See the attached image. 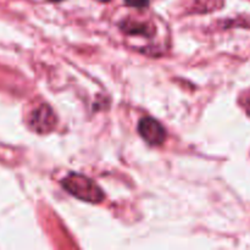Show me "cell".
Here are the masks:
<instances>
[{"label":"cell","mask_w":250,"mask_h":250,"mask_svg":"<svg viewBox=\"0 0 250 250\" xmlns=\"http://www.w3.org/2000/svg\"><path fill=\"white\" fill-rule=\"evenodd\" d=\"M62 187L70 194L75 195L76 198L83 202L97 204L104 199V193L100 189L99 186L83 175L71 173L67 177L63 178Z\"/></svg>","instance_id":"1"},{"label":"cell","mask_w":250,"mask_h":250,"mask_svg":"<svg viewBox=\"0 0 250 250\" xmlns=\"http://www.w3.org/2000/svg\"><path fill=\"white\" fill-rule=\"evenodd\" d=\"M138 132L142 138L150 146H161L166 139V131L153 117H144L139 121Z\"/></svg>","instance_id":"2"},{"label":"cell","mask_w":250,"mask_h":250,"mask_svg":"<svg viewBox=\"0 0 250 250\" xmlns=\"http://www.w3.org/2000/svg\"><path fill=\"white\" fill-rule=\"evenodd\" d=\"M31 127L38 133H46L50 132L56 125V116L50 106L41 105L36 111L32 114L29 120Z\"/></svg>","instance_id":"3"},{"label":"cell","mask_w":250,"mask_h":250,"mask_svg":"<svg viewBox=\"0 0 250 250\" xmlns=\"http://www.w3.org/2000/svg\"><path fill=\"white\" fill-rule=\"evenodd\" d=\"M128 6L137 7V9H144L149 5V0H125Z\"/></svg>","instance_id":"4"},{"label":"cell","mask_w":250,"mask_h":250,"mask_svg":"<svg viewBox=\"0 0 250 250\" xmlns=\"http://www.w3.org/2000/svg\"><path fill=\"white\" fill-rule=\"evenodd\" d=\"M244 107H246L247 112L250 115V94L248 95V97L246 98V100H244Z\"/></svg>","instance_id":"5"},{"label":"cell","mask_w":250,"mask_h":250,"mask_svg":"<svg viewBox=\"0 0 250 250\" xmlns=\"http://www.w3.org/2000/svg\"><path fill=\"white\" fill-rule=\"evenodd\" d=\"M98 1H102V2H106V1H110V0H98Z\"/></svg>","instance_id":"6"},{"label":"cell","mask_w":250,"mask_h":250,"mask_svg":"<svg viewBox=\"0 0 250 250\" xmlns=\"http://www.w3.org/2000/svg\"><path fill=\"white\" fill-rule=\"evenodd\" d=\"M50 1H54V2H56V1H62V0H50Z\"/></svg>","instance_id":"7"}]
</instances>
